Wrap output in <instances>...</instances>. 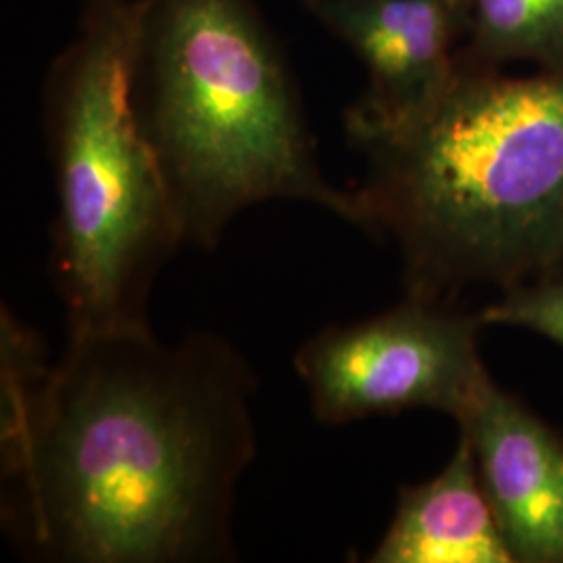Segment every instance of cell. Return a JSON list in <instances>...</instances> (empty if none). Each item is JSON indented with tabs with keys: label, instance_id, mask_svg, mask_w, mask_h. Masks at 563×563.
I'll use <instances>...</instances> for the list:
<instances>
[{
	"label": "cell",
	"instance_id": "6da1fadb",
	"mask_svg": "<svg viewBox=\"0 0 563 563\" xmlns=\"http://www.w3.org/2000/svg\"><path fill=\"white\" fill-rule=\"evenodd\" d=\"M257 380L216 334H69L57 363L2 320V520L55 563L236 558L234 497L257 455Z\"/></svg>",
	"mask_w": 563,
	"mask_h": 563
},
{
	"label": "cell",
	"instance_id": "30bf717a",
	"mask_svg": "<svg viewBox=\"0 0 563 563\" xmlns=\"http://www.w3.org/2000/svg\"><path fill=\"white\" fill-rule=\"evenodd\" d=\"M484 325H518L563 349V274L511 288L481 313Z\"/></svg>",
	"mask_w": 563,
	"mask_h": 563
},
{
	"label": "cell",
	"instance_id": "ba28073f",
	"mask_svg": "<svg viewBox=\"0 0 563 563\" xmlns=\"http://www.w3.org/2000/svg\"><path fill=\"white\" fill-rule=\"evenodd\" d=\"M374 563H516L484 493L470 439L428 483L402 488Z\"/></svg>",
	"mask_w": 563,
	"mask_h": 563
},
{
	"label": "cell",
	"instance_id": "277c9868",
	"mask_svg": "<svg viewBox=\"0 0 563 563\" xmlns=\"http://www.w3.org/2000/svg\"><path fill=\"white\" fill-rule=\"evenodd\" d=\"M139 0H86L44 80L55 174L51 274L67 332L148 325V295L184 244L159 159L134 104Z\"/></svg>",
	"mask_w": 563,
	"mask_h": 563
},
{
	"label": "cell",
	"instance_id": "7a4b0ae2",
	"mask_svg": "<svg viewBox=\"0 0 563 563\" xmlns=\"http://www.w3.org/2000/svg\"><path fill=\"white\" fill-rule=\"evenodd\" d=\"M346 136L367 163L355 225L399 246L405 297L563 274V67L520 78L460 57L416 118Z\"/></svg>",
	"mask_w": 563,
	"mask_h": 563
},
{
	"label": "cell",
	"instance_id": "3957f363",
	"mask_svg": "<svg viewBox=\"0 0 563 563\" xmlns=\"http://www.w3.org/2000/svg\"><path fill=\"white\" fill-rule=\"evenodd\" d=\"M134 104L184 244L211 251L242 211L302 201L355 223L323 178L284 48L255 0H139Z\"/></svg>",
	"mask_w": 563,
	"mask_h": 563
},
{
	"label": "cell",
	"instance_id": "5b68a950",
	"mask_svg": "<svg viewBox=\"0 0 563 563\" xmlns=\"http://www.w3.org/2000/svg\"><path fill=\"white\" fill-rule=\"evenodd\" d=\"M483 325L478 313L405 297L369 320L323 328L292 363L325 426L409 409L460 422L490 383L478 349Z\"/></svg>",
	"mask_w": 563,
	"mask_h": 563
},
{
	"label": "cell",
	"instance_id": "8992f818",
	"mask_svg": "<svg viewBox=\"0 0 563 563\" xmlns=\"http://www.w3.org/2000/svg\"><path fill=\"white\" fill-rule=\"evenodd\" d=\"M367 71V90L344 115L346 134L416 118L453 78L472 34V0H302Z\"/></svg>",
	"mask_w": 563,
	"mask_h": 563
},
{
	"label": "cell",
	"instance_id": "52a82bcc",
	"mask_svg": "<svg viewBox=\"0 0 563 563\" xmlns=\"http://www.w3.org/2000/svg\"><path fill=\"white\" fill-rule=\"evenodd\" d=\"M514 562L563 563V439L488 383L460 420Z\"/></svg>",
	"mask_w": 563,
	"mask_h": 563
},
{
	"label": "cell",
	"instance_id": "9c48e42d",
	"mask_svg": "<svg viewBox=\"0 0 563 563\" xmlns=\"http://www.w3.org/2000/svg\"><path fill=\"white\" fill-rule=\"evenodd\" d=\"M462 57L504 67L528 60L563 67V0H472V34Z\"/></svg>",
	"mask_w": 563,
	"mask_h": 563
}]
</instances>
